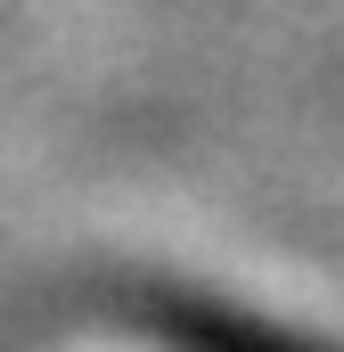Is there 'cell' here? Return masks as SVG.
Segmentation results:
<instances>
[{"label": "cell", "mask_w": 344, "mask_h": 352, "mask_svg": "<svg viewBox=\"0 0 344 352\" xmlns=\"http://www.w3.org/2000/svg\"><path fill=\"white\" fill-rule=\"evenodd\" d=\"M140 328L172 352H312L262 320H238V311H213V303H189V295H140Z\"/></svg>", "instance_id": "1"}]
</instances>
